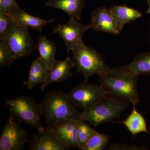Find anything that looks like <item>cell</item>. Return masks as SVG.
<instances>
[{
	"label": "cell",
	"mask_w": 150,
	"mask_h": 150,
	"mask_svg": "<svg viewBox=\"0 0 150 150\" xmlns=\"http://www.w3.org/2000/svg\"><path fill=\"white\" fill-rule=\"evenodd\" d=\"M40 105L48 128L54 129L71 120L81 119V112L62 91H48Z\"/></svg>",
	"instance_id": "cell-1"
},
{
	"label": "cell",
	"mask_w": 150,
	"mask_h": 150,
	"mask_svg": "<svg viewBox=\"0 0 150 150\" xmlns=\"http://www.w3.org/2000/svg\"><path fill=\"white\" fill-rule=\"evenodd\" d=\"M139 75L122 67L110 69L99 76L100 85L110 95L129 101L132 104L139 103L137 91Z\"/></svg>",
	"instance_id": "cell-2"
},
{
	"label": "cell",
	"mask_w": 150,
	"mask_h": 150,
	"mask_svg": "<svg viewBox=\"0 0 150 150\" xmlns=\"http://www.w3.org/2000/svg\"><path fill=\"white\" fill-rule=\"evenodd\" d=\"M130 105L131 103L125 100L108 95L88 109L82 110L81 119L96 127L113 122Z\"/></svg>",
	"instance_id": "cell-3"
},
{
	"label": "cell",
	"mask_w": 150,
	"mask_h": 150,
	"mask_svg": "<svg viewBox=\"0 0 150 150\" xmlns=\"http://www.w3.org/2000/svg\"><path fill=\"white\" fill-rule=\"evenodd\" d=\"M74 68L85 78L94 75L101 76L107 72L109 67L98 51L88 47L83 42L75 46L72 50Z\"/></svg>",
	"instance_id": "cell-4"
},
{
	"label": "cell",
	"mask_w": 150,
	"mask_h": 150,
	"mask_svg": "<svg viewBox=\"0 0 150 150\" xmlns=\"http://www.w3.org/2000/svg\"><path fill=\"white\" fill-rule=\"evenodd\" d=\"M8 108L10 116L20 124L23 123L37 129L43 127L40 121V104L29 97L20 96L5 102Z\"/></svg>",
	"instance_id": "cell-5"
},
{
	"label": "cell",
	"mask_w": 150,
	"mask_h": 150,
	"mask_svg": "<svg viewBox=\"0 0 150 150\" xmlns=\"http://www.w3.org/2000/svg\"><path fill=\"white\" fill-rule=\"evenodd\" d=\"M4 38L10 48L14 61L30 56L37 49V45L33 40L29 29L15 21H13Z\"/></svg>",
	"instance_id": "cell-6"
},
{
	"label": "cell",
	"mask_w": 150,
	"mask_h": 150,
	"mask_svg": "<svg viewBox=\"0 0 150 150\" xmlns=\"http://www.w3.org/2000/svg\"><path fill=\"white\" fill-rule=\"evenodd\" d=\"M67 96L73 104L77 108L84 110L110 95L100 85L90 83L88 78L73 88Z\"/></svg>",
	"instance_id": "cell-7"
},
{
	"label": "cell",
	"mask_w": 150,
	"mask_h": 150,
	"mask_svg": "<svg viewBox=\"0 0 150 150\" xmlns=\"http://www.w3.org/2000/svg\"><path fill=\"white\" fill-rule=\"evenodd\" d=\"M20 124L9 116L0 137V150L23 149L25 144L28 142L26 131Z\"/></svg>",
	"instance_id": "cell-8"
},
{
	"label": "cell",
	"mask_w": 150,
	"mask_h": 150,
	"mask_svg": "<svg viewBox=\"0 0 150 150\" xmlns=\"http://www.w3.org/2000/svg\"><path fill=\"white\" fill-rule=\"evenodd\" d=\"M90 28L89 25H84L76 19L70 18L67 24L59 25L54 28L53 33L59 34L64 40L67 52L69 53L75 46L83 42V35Z\"/></svg>",
	"instance_id": "cell-9"
},
{
	"label": "cell",
	"mask_w": 150,
	"mask_h": 150,
	"mask_svg": "<svg viewBox=\"0 0 150 150\" xmlns=\"http://www.w3.org/2000/svg\"><path fill=\"white\" fill-rule=\"evenodd\" d=\"M89 25L90 28L96 32L106 33L113 35H120L122 32L118 28L110 8L105 6L97 8L92 12Z\"/></svg>",
	"instance_id": "cell-10"
},
{
	"label": "cell",
	"mask_w": 150,
	"mask_h": 150,
	"mask_svg": "<svg viewBox=\"0 0 150 150\" xmlns=\"http://www.w3.org/2000/svg\"><path fill=\"white\" fill-rule=\"evenodd\" d=\"M28 142L30 150H65L56 138L54 129L48 127L38 131Z\"/></svg>",
	"instance_id": "cell-11"
},
{
	"label": "cell",
	"mask_w": 150,
	"mask_h": 150,
	"mask_svg": "<svg viewBox=\"0 0 150 150\" xmlns=\"http://www.w3.org/2000/svg\"><path fill=\"white\" fill-rule=\"evenodd\" d=\"M73 68L72 61L69 56L64 60H56L50 69L47 80L40 86L41 91H43L51 83L64 82L67 80L72 76Z\"/></svg>",
	"instance_id": "cell-12"
},
{
	"label": "cell",
	"mask_w": 150,
	"mask_h": 150,
	"mask_svg": "<svg viewBox=\"0 0 150 150\" xmlns=\"http://www.w3.org/2000/svg\"><path fill=\"white\" fill-rule=\"evenodd\" d=\"M49 71V67L40 56H37L31 64L28 78L23 82V84L28 89H32L35 86L43 84L47 80Z\"/></svg>",
	"instance_id": "cell-13"
},
{
	"label": "cell",
	"mask_w": 150,
	"mask_h": 150,
	"mask_svg": "<svg viewBox=\"0 0 150 150\" xmlns=\"http://www.w3.org/2000/svg\"><path fill=\"white\" fill-rule=\"evenodd\" d=\"M56 138L65 150L78 147L77 127L74 121L69 122L54 129Z\"/></svg>",
	"instance_id": "cell-14"
},
{
	"label": "cell",
	"mask_w": 150,
	"mask_h": 150,
	"mask_svg": "<svg viewBox=\"0 0 150 150\" xmlns=\"http://www.w3.org/2000/svg\"><path fill=\"white\" fill-rule=\"evenodd\" d=\"M46 5L65 12L70 18L80 21L85 7V0H50Z\"/></svg>",
	"instance_id": "cell-15"
},
{
	"label": "cell",
	"mask_w": 150,
	"mask_h": 150,
	"mask_svg": "<svg viewBox=\"0 0 150 150\" xmlns=\"http://www.w3.org/2000/svg\"><path fill=\"white\" fill-rule=\"evenodd\" d=\"M110 10L118 28L122 31L125 25L139 19L143 16L139 11L125 4L113 6Z\"/></svg>",
	"instance_id": "cell-16"
},
{
	"label": "cell",
	"mask_w": 150,
	"mask_h": 150,
	"mask_svg": "<svg viewBox=\"0 0 150 150\" xmlns=\"http://www.w3.org/2000/svg\"><path fill=\"white\" fill-rule=\"evenodd\" d=\"M133 108L131 113L124 121H113L114 123H121L133 136L142 133H147L150 134L148 130L146 123L143 115L137 111L136 105H133Z\"/></svg>",
	"instance_id": "cell-17"
},
{
	"label": "cell",
	"mask_w": 150,
	"mask_h": 150,
	"mask_svg": "<svg viewBox=\"0 0 150 150\" xmlns=\"http://www.w3.org/2000/svg\"><path fill=\"white\" fill-rule=\"evenodd\" d=\"M19 24L29 29L32 28L37 32H41L44 27L48 23H54L53 19L44 20L38 17L34 16L26 12L24 10L21 8L17 12L13 19Z\"/></svg>",
	"instance_id": "cell-18"
},
{
	"label": "cell",
	"mask_w": 150,
	"mask_h": 150,
	"mask_svg": "<svg viewBox=\"0 0 150 150\" xmlns=\"http://www.w3.org/2000/svg\"><path fill=\"white\" fill-rule=\"evenodd\" d=\"M123 69L139 75H150V53L142 52L137 54L129 64L121 66Z\"/></svg>",
	"instance_id": "cell-19"
},
{
	"label": "cell",
	"mask_w": 150,
	"mask_h": 150,
	"mask_svg": "<svg viewBox=\"0 0 150 150\" xmlns=\"http://www.w3.org/2000/svg\"><path fill=\"white\" fill-rule=\"evenodd\" d=\"M40 56L43 62L51 69L56 61L55 55L56 52V44L50 41L46 36H41L38 39L37 45Z\"/></svg>",
	"instance_id": "cell-20"
},
{
	"label": "cell",
	"mask_w": 150,
	"mask_h": 150,
	"mask_svg": "<svg viewBox=\"0 0 150 150\" xmlns=\"http://www.w3.org/2000/svg\"><path fill=\"white\" fill-rule=\"evenodd\" d=\"M74 121L77 127L78 140V148L83 150L88 141L97 131L93 129L91 126L82 119L73 120Z\"/></svg>",
	"instance_id": "cell-21"
},
{
	"label": "cell",
	"mask_w": 150,
	"mask_h": 150,
	"mask_svg": "<svg viewBox=\"0 0 150 150\" xmlns=\"http://www.w3.org/2000/svg\"><path fill=\"white\" fill-rule=\"evenodd\" d=\"M110 140L108 135L97 132L88 141L83 150H103L107 148Z\"/></svg>",
	"instance_id": "cell-22"
},
{
	"label": "cell",
	"mask_w": 150,
	"mask_h": 150,
	"mask_svg": "<svg viewBox=\"0 0 150 150\" xmlns=\"http://www.w3.org/2000/svg\"><path fill=\"white\" fill-rule=\"evenodd\" d=\"M14 62L7 42L5 38H0V68L9 67Z\"/></svg>",
	"instance_id": "cell-23"
},
{
	"label": "cell",
	"mask_w": 150,
	"mask_h": 150,
	"mask_svg": "<svg viewBox=\"0 0 150 150\" xmlns=\"http://www.w3.org/2000/svg\"><path fill=\"white\" fill-rule=\"evenodd\" d=\"M21 8L16 0H0V10L10 16L13 20Z\"/></svg>",
	"instance_id": "cell-24"
},
{
	"label": "cell",
	"mask_w": 150,
	"mask_h": 150,
	"mask_svg": "<svg viewBox=\"0 0 150 150\" xmlns=\"http://www.w3.org/2000/svg\"><path fill=\"white\" fill-rule=\"evenodd\" d=\"M13 21L10 16L0 10V38L5 37Z\"/></svg>",
	"instance_id": "cell-25"
},
{
	"label": "cell",
	"mask_w": 150,
	"mask_h": 150,
	"mask_svg": "<svg viewBox=\"0 0 150 150\" xmlns=\"http://www.w3.org/2000/svg\"><path fill=\"white\" fill-rule=\"evenodd\" d=\"M109 150H146L149 148L144 146H139L131 144L112 143L108 148Z\"/></svg>",
	"instance_id": "cell-26"
},
{
	"label": "cell",
	"mask_w": 150,
	"mask_h": 150,
	"mask_svg": "<svg viewBox=\"0 0 150 150\" xmlns=\"http://www.w3.org/2000/svg\"><path fill=\"white\" fill-rule=\"evenodd\" d=\"M147 3L148 4V8L147 10V12L148 13H150V0H147Z\"/></svg>",
	"instance_id": "cell-27"
},
{
	"label": "cell",
	"mask_w": 150,
	"mask_h": 150,
	"mask_svg": "<svg viewBox=\"0 0 150 150\" xmlns=\"http://www.w3.org/2000/svg\"><path fill=\"white\" fill-rule=\"evenodd\" d=\"M149 38H150V26H149Z\"/></svg>",
	"instance_id": "cell-28"
}]
</instances>
